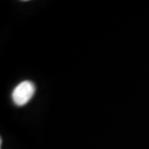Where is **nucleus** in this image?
I'll return each instance as SVG.
<instances>
[{
    "label": "nucleus",
    "instance_id": "nucleus-1",
    "mask_svg": "<svg viewBox=\"0 0 149 149\" xmlns=\"http://www.w3.org/2000/svg\"><path fill=\"white\" fill-rule=\"evenodd\" d=\"M35 93V85L30 80L22 81L15 87L12 93V99L17 106L26 105Z\"/></svg>",
    "mask_w": 149,
    "mask_h": 149
}]
</instances>
